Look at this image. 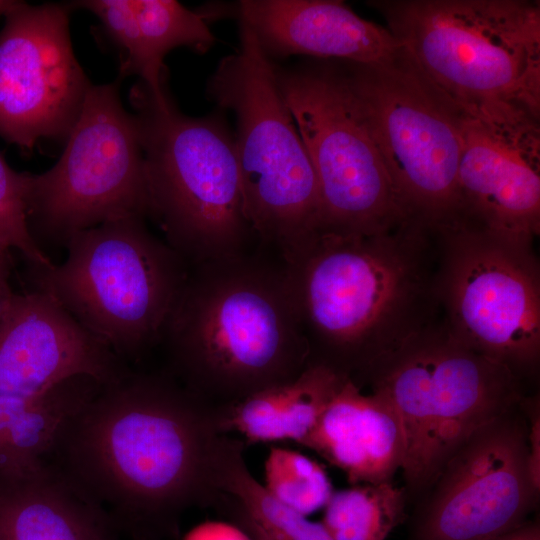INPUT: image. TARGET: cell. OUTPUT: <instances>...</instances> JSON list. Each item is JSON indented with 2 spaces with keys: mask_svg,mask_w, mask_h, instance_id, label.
I'll list each match as a JSON object with an SVG mask.
<instances>
[{
  "mask_svg": "<svg viewBox=\"0 0 540 540\" xmlns=\"http://www.w3.org/2000/svg\"><path fill=\"white\" fill-rule=\"evenodd\" d=\"M385 393L403 427L407 487H431L476 431L517 408L520 376L457 340L442 317L379 354L353 379Z\"/></svg>",
  "mask_w": 540,
  "mask_h": 540,
  "instance_id": "obj_5",
  "label": "cell"
},
{
  "mask_svg": "<svg viewBox=\"0 0 540 540\" xmlns=\"http://www.w3.org/2000/svg\"><path fill=\"white\" fill-rule=\"evenodd\" d=\"M239 24L240 45L219 61L206 94L234 116L244 208L258 247L289 263L319 230L318 183L275 64Z\"/></svg>",
  "mask_w": 540,
  "mask_h": 540,
  "instance_id": "obj_6",
  "label": "cell"
},
{
  "mask_svg": "<svg viewBox=\"0 0 540 540\" xmlns=\"http://www.w3.org/2000/svg\"><path fill=\"white\" fill-rule=\"evenodd\" d=\"M29 172L12 169L0 155V245L19 251L29 266L52 263L34 241L27 223Z\"/></svg>",
  "mask_w": 540,
  "mask_h": 540,
  "instance_id": "obj_26",
  "label": "cell"
},
{
  "mask_svg": "<svg viewBox=\"0 0 540 540\" xmlns=\"http://www.w3.org/2000/svg\"><path fill=\"white\" fill-rule=\"evenodd\" d=\"M403 209L440 226L460 214L455 106L402 47L374 64L339 61Z\"/></svg>",
  "mask_w": 540,
  "mask_h": 540,
  "instance_id": "obj_9",
  "label": "cell"
},
{
  "mask_svg": "<svg viewBox=\"0 0 540 540\" xmlns=\"http://www.w3.org/2000/svg\"><path fill=\"white\" fill-rule=\"evenodd\" d=\"M182 540H254L242 526L224 521H206L190 529Z\"/></svg>",
  "mask_w": 540,
  "mask_h": 540,
  "instance_id": "obj_27",
  "label": "cell"
},
{
  "mask_svg": "<svg viewBox=\"0 0 540 540\" xmlns=\"http://www.w3.org/2000/svg\"><path fill=\"white\" fill-rule=\"evenodd\" d=\"M347 378L328 365L311 362L290 381L218 405L219 431L236 432L249 443L303 445Z\"/></svg>",
  "mask_w": 540,
  "mask_h": 540,
  "instance_id": "obj_21",
  "label": "cell"
},
{
  "mask_svg": "<svg viewBox=\"0 0 540 540\" xmlns=\"http://www.w3.org/2000/svg\"><path fill=\"white\" fill-rule=\"evenodd\" d=\"M130 103L143 150L147 218L163 240L188 266L256 250L225 111L188 116L168 86L157 92L140 80Z\"/></svg>",
  "mask_w": 540,
  "mask_h": 540,
  "instance_id": "obj_4",
  "label": "cell"
},
{
  "mask_svg": "<svg viewBox=\"0 0 540 540\" xmlns=\"http://www.w3.org/2000/svg\"><path fill=\"white\" fill-rule=\"evenodd\" d=\"M520 405L476 431L445 463L417 540H490L524 522L540 488Z\"/></svg>",
  "mask_w": 540,
  "mask_h": 540,
  "instance_id": "obj_14",
  "label": "cell"
},
{
  "mask_svg": "<svg viewBox=\"0 0 540 540\" xmlns=\"http://www.w3.org/2000/svg\"><path fill=\"white\" fill-rule=\"evenodd\" d=\"M302 446L343 471L352 485L392 481L405 457L403 427L392 401L376 389L364 392L349 377Z\"/></svg>",
  "mask_w": 540,
  "mask_h": 540,
  "instance_id": "obj_18",
  "label": "cell"
},
{
  "mask_svg": "<svg viewBox=\"0 0 540 540\" xmlns=\"http://www.w3.org/2000/svg\"><path fill=\"white\" fill-rule=\"evenodd\" d=\"M275 71L316 175L319 230L370 233L411 218L399 202L340 62L275 65Z\"/></svg>",
  "mask_w": 540,
  "mask_h": 540,
  "instance_id": "obj_12",
  "label": "cell"
},
{
  "mask_svg": "<svg viewBox=\"0 0 540 540\" xmlns=\"http://www.w3.org/2000/svg\"><path fill=\"white\" fill-rule=\"evenodd\" d=\"M126 372L52 296L13 294L0 323V396L34 397L80 376L107 384Z\"/></svg>",
  "mask_w": 540,
  "mask_h": 540,
  "instance_id": "obj_16",
  "label": "cell"
},
{
  "mask_svg": "<svg viewBox=\"0 0 540 540\" xmlns=\"http://www.w3.org/2000/svg\"><path fill=\"white\" fill-rule=\"evenodd\" d=\"M419 70L450 98L540 116V2L372 0Z\"/></svg>",
  "mask_w": 540,
  "mask_h": 540,
  "instance_id": "obj_7",
  "label": "cell"
},
{
  "mask_svg": "<svg viewBox=\"0 0 540 540\" xmlns=\"http://www.w3.org/2000/svg\"><path fill=\"white\" fill-rule=\"evenodd\" d=\"M521 406L529 417L528 425V446H529V468L533 481L540 488V414L538 400L523 399Z\"/></svg>",
  "mask_w": 540,
  "mask_h": 540,
  "instance_id": "obj_28",
  "label": "cell"
},
{
  "mask_svg": "<svg viewBox=\"0 0 540 540\" xmlns=\"http://www.w3.org/2000/svg\"><path fill=\"white\" fill-rule=\"evenodd\" d=\"M160 343L168 373L216 406L290 381L310 364L287 265L258 247L189 266Z\"/></svg>",
  "mask_w": 540,
  "mask_h": 540,
  "instance_id": "obj_3",
  "label": "cell"
},
{
  "mask_svg": "<svg viewBox=\"0 0 540 540\" xmlns=\"http://www.w3.org/2000/svg\"><path fill=\"white\" fill-rule=\"evenodd\" d=\"M68 3L19 1L0 31V137L65 143L91 85L71 43Z\"/></svg>",
  "mask_w": 540,
  "mask_h": 540,
  "instance_id": "obj_13",
  "label": "cell"
},
{
  "mask_svg": "<svg viewBox=\"0 0 540 540\" xmlns=\"http://www.w3.org/2000/svg\"><path fill=\"white\" fill-rule=\"evenodd\" d=\"M139 540H147V539L141 538V539H139Z\"/></svg>",
  "mask_w": 540,
  "mask_h": 540,
  "instance_id": "obj_33",
  "label": "cell"
},
{
  "mask_svg": "<svg viewBox=\"0 0 540 540\" xmlns=\"http://www.w3.org/2000/svg\"><path fill=\"white\" fill-rule=\"evenodd\" d=\"M450 99L462 140L457 220L535 241L540 232V116L510 103Z\"/></svg>",
  "mask_w": 540,
  "mask_h": 540,
  "instance_id": "obj_15",
  "label": "cell"
},
{
  "mask_svg": "<svg viewBox=\"0 0 540 540\" xmlns=\"http://www.w3.org/2000/svg\"><path fill=\"white\" fill-rule=\"evenodd\" d=\"M234 12L272 60L304 55L374 64L402 48L386 27L360 17L343 1L242 0Z\"/></svg>",
  "mask_w": 540,
  "mask_h": 540,
  "instance_id": "obj_17",
  "label": "cell"
},
{
  "mask_svg": "<svg viewBox=\"0 0 540 540\" xmlns=\"http://www.w3.org/2000/svg\"><path fill=\"white\" fill-rule=\"evenodd\" d=\"M99 20V34L119 56V78L138 76L154 91L167 86L165 56L186 47L206 53L216 41L208 20L175 0H81L68 2Z\"/></svg>",
  "mask_w": 540,
  "mask_h": 540,
  "instance_id": "obj_19",
  "label": "cell"
},
{
  "mask_svg": "<svg viewBox=\"0 0 540 540\" xmlns=\"http://www.w3.org/2000/svg\"><path fill=\"white\" fill-rule=\"evenodd\" d=\"M437 298L450 333L528 374L540 356V267L534 241L462 221L438 226Z\"/></svg>",
  "mask_w": 540,
  "mask_h": 540,
  "instance_id": "obj_11",
  "label": "cell"
},
{
  "mask_svg": "<svg viewBox=\"0 0 540 540\" xmlns=\"http://www.w3.org/2000/svg\"><path fill=\"white\" fill-rule=\"evenodd\" d=\"M224 502L231 508V511L235 513V517L239 520L241 526L250 533L254 540H273L233 499L226 496Z\"/></svg>",
  "mask_w": 540,
  "mask_h": 540,
  "instance_id": "obj_30",
  "label": "cell"
},
{
  "mask_svg": "<svg viewBox=\"0 0 540 540\" xmlns=\"http://www.w3.org/2000/svg\"><path fill=\"white\" fill-rule=\"evenodd\" d=\"M0 540H114L97 502L44 463L0 474Z\"/></svg>",
  "mask_w": 540,
  "mask_h": 540,
  "instance_id": "obj_20",
  "label": "cell"
},
{
  "mask_svg": "<svg viewBox=\"0 0 540 540\" xmlns=\"http://www.w3.org/2000/svg\"><path fill=\"white\" fill-rule=\"evenodd\" d=\"M264 475L266 491L305 516L324 508L334 491L324 467L296 450L272 447Z\"/></svg>",
  "mask_w": 540,
  "mask_h": 540,
  "instance_id": "obj_25",
  "label": "cell"
},
{
  "mask_svg": "<svg viewBox=\"0 0 540 540\" xmlns=\"http://www.w3.org/2000/svg\"><path fill=\"white\" fill-rule=\"evenodd\" d=\"M440 231L418 218L370 233L319 230L286 263L310 362L355 379L441 318Z\"/></svg>",
  "mask_w": 540,
  "mask_h": 540,
  "instance_id": "obj_2",
  "label": "cell"
},
{
  "mask_svg": "<svg viewBox=\"0 0 540 540\" xmlns=\"http://www.w3.org/2000/svg\"><path fill=\"white\" fill-rule=\"evenodd\" d=\"M101 386L80 376L34 397L0 396V474H18L43 464L44 455Z\"/></svg>",
  "mask_w": 540,
  "mask_h": 540,
  "instance_id": "obj_22",
  "label": "cell"
},
{
  "mask_svg": "<svg viewBox=\"0 0 540 540\" xmlns=\"http://www.w3.org/2000/svg\"><path fill=\"white\" fill-rule=\"evenodd\" d=\"M245 442L222 435L212 460V487L233 499L273 540H334L322 522L283 505L251 474L244 460Z\"/></svg>",
  "mask_w": 540,
  "mask_h": 540,
  "instance_id": "obj_23",
  "label": "cell"
},
{
  "mask_svg": "<svg viewBox=\"0 0 540 540\" xmlns=\"http://www.w3.org/2000/svg\"><path fill=\"white\" fill-rule=\"evenodd\" d=\"M221 435L217 406L172 375L127 371L101 386L60 441L66 476L93 500L156 521L219 502L211 476Z\"/></svg>",
  "mask_w": 540,
  "mask_h": 540,
  "instance_id": "obj_1",
  "label": "cell"
},
{
  "mask_svg": "<svg viewBox=\"0 0 540 540\" xmlns=\"http://www.w3.org/2000/svg\"><path fill=\"white\" fill-rule=\"evenodd\" d=\"M119 83L91 85L59 160L29 175L27 223L42 251L65 248L77 233L108 221L147 218L139 130Z\"/></svg>",
  "mask_w": 540,
  "mask_h": 540,
  "instance_id": "obj_10",
  "label": "cell"
},
{
  "mask_svg": "<svg viewBox=\"0 0 540 540\" xmlns=\"http://www.w3.org/2000/svg\"><path fill=\"white\" fill-rule=\"evenodd\" d=\"M490 540H540V528L535 523L523 522Z\"/></svg>",
  "mask_w": 540,
  "mask_h": 540,
  "instance_id": "obj_31",
  "label": "cell"
},
{
  "mask_svg": "<svg viewBox=\"0 0 540 540\" xmlns=\"http://www.w3.org/2000/svg\"><path fill=\"white\" fill-rule=\"evenodd\" d=\"M19 1H2L0 0V18L4 17L14 9Z\"/></svg>",
  "mask_w": 540,
  "mask_h": 540,
  "instance_id": "obj_32",
  "label": "cell"
},
{
  "mask_svg": "<svg viewBox=\"0 0 540 540\" xmlns=\"http://www.w3.org/2000/svg\"><path fill=\"white\" fill-rule=\"evenodd\" d=\"M405 489L392 481L333 491L322 524L334 540H385L404 515Z\"/></svg>",
  "mask_w": 540,
  "mask_h": 540,
  "instance_id": "obj_24",
  "label": "cell"
},
{
  "mask_svg": "<svg viewBox=\"0 0 540 540\" xmlns=\"http://www.w3.org/2000/svg\"><path fill=\"white\" fill-rule=\"evenodd\" d=\"M10 251L9 248L0 245V323L14 294L9 284L11 273Z\"/></svg>",
  "mask_w": 540,
  "mask_h": 540,
  "instance_id": "obj_29",
  "label": "cell"
},
{
  "mask_svg": "<svg viewBox=\"0 0 540 540\" xmlns=\"http://www.w3.org/2000/svg\"><path fill=\"white\" fill-rule=\"evenodd\" d=\"M145 220L86 229L68 241L60 264L29 266L32 288L52 296L117 356L161 342L189 268Z\"/></svg>",
  "mask_w": 540,
  "mask_h": 540,
  "instance_id": "obj_8",
  "label": "cell"
}]
</instances>
